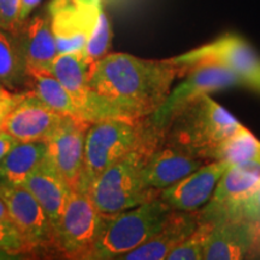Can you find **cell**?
<instances>
[{"label": "cell", "mask_w": 260, "mask_h": 260, "mask_svg": "<svg viewBox=\"0 0 260 260\" xmlns=\"http://www.w3.org/2000/svg\"><path fill=\"white\" fill-rule=\"evenodd\" d=\"M187 69L170 59L153 60L128 53L106 54L89 65L84 121L145 119L160 109L176 79Z\"/></svg>", "instance_id": "cell-1"}, {"label": "cell", "mask_w": 260, "mask_h": 260, "mask_svg": "<svg viewBox=\"0 0 260 260\" xmlns=\"http://www.w3.org/2000/svg\"><path fill=\"white\" fill-rule=\"evenodd\" d=\"M0 198L6 205L10 220L32 252L54 248V228L40 203L27 188L0 182Z\"/></svg>", "instance_id": "cell-10"}, {"label": "cell", "mask_w": 260, "mask_h": 260, "mask_svg": "<svg viewBox=\"0 0 260 260\" xmlns=\"http://www.w3.org/2000/svg\"><path fill=\"white\" fill-rule=\"evenodd\" d=\"M21 0H0V28L18 34L24 23L19 19Z\"/></svg>", "instance_id": "cell-29"}, {"label": "cell", "mask_w": 260, "mask_h": 260, "mask_svg": "<svg viewBox=\"0 0 260 260\" xmlns=\"http://www.w3.org/2000/svg\"><path fill=\"white\" fill-rule=\"evenodd\" d=\"M25 61L21 31L12 34L0 28V83L10 89L27 84Z\"/></svg>", "instance_id": "cell-23"}, {"label": "cell", "mask_w": 260, "mask_h": 260, "mask_svg": "<svg viewBox=\"0 0 260 260\" xmlns=\"http://www.w3.org/2000/svg\"><path fill=\"white\" fill-rule=\"evenodd\" d=\"M258 158H260V141L243 125L201 154V159L206 161H226L230 165Z\"/></svg>", "instance_id": "cell-22"}, {"label": "cell", "mask_w": 260, "mask_h": 260, "mask_svg": "<svg viewBox=\"0 0 260 260\" xmlns=\"http://www.w3.org/2000/svg\"><path fill=\"white\" fill-rule=\"evenodd\" d=\"M204 219H216L220 217L243 218L253 223H260V184L246 198L229 206L220 209H200Z\"/></svg>", "instance_id": "cell-25"}, {"label": "cell", "mask_w": 260, "mask_h": 260, "mask_svg": "<svg viewBox=\"0 0 260 260\" xmlns=\"http://www.w3.org/2000/svg\"><path fill=\"white\" fill-rule=\"evenodd\" d=\"M48 73L53 75L73 98L83 119L88 100L89 65L82 53H58L52 61Z\"/></svg>", "instance_id": "cell-20"}, {"label": "cell", "mask_w": 260, "mask_h": 260, "mask_svg": "<svg viewBox=\"0 0 260 260\" xmlns=\"http://www.w3.org/2000/svg\"><path fill=\"white\" fill-rule=\"evenodd\" d=\"M21 39L28 69L48 71L58 54L48 12L27 19L21 29Z\"/></svg>", "instance_id": "cell-19"}, {"label": "cell", "mask_w": 260, "mask_h": 260, "mask_svg": "<svg viewBox=\"0 0 260 260\" xmlns=\"http://www.w3.org/2000/svg\"><path fill=\"white\" fill-rule=\"evenodd\" d=\"M17 142V140L12 138L11 135H9L8 133L0 130V161L4 159L5 155L9 153L10 149L14 147Z\"/></svg>", "instance_id": "cell-31"}, {"label": "cell", "mask_w": 260, "mask_h": 260, "mask_svg": "<svg viewBox=\"0 0 260 260\" xmlns=\"http://www.w3.org/2000/svg\"><path fill=\"white\" fill-rule=\"evenodd\" d=\"M188 70L200 64H216L235 75L242 86L260 94V56L245 39L228 32L203 46L174 57Z\"/></svg>", "instance_id": "cell-7"}, {"label": "cell", "mask_w": 260, "mask_h": 260, "mask_svg": "<svg viewBox=\"0 0 260 260\" xmlns=\"http://www.w3.org/2000/svg\"><path fill=\"white\" fill-rule=\"evenodd\" d=\"M2 87H4V86H3V84H2V83H0V88H2Z\"/></svg>", "instance_id": "cell-36"}, {"label": "cell", "mask_w": 260, "mask_h": 260, "mask_svg": "<svg viewBox=\"0 0 260 260\" xmlns=\"http://www.w3.org/2000/svg\"><path fill=\"white\" fill-rule=\"evenodd\" d=\"M109 216L96 209L89 194L71 190L56 228L54 249L68 259H88L102 236Z\"/></svg>", "instance_id": "cell-6"}, {"label": "cell", "mask_w": 260, "mask_h": 260, "mask_svg": "<svg viewBox=\"0 0 260 260\" xmlns=\"http://www.w3.org/2000/svg\"><path fill=\"white\" fill-rule=\"evenodd\" d=\"M161 134L149 117L145 119L107 118L90 123L84 141L82 174L76 189L88 193L90 184L103 171Z\"/></svg>", "instance_id": "cell-2"}, {"label": "cell", "mask_w": 260, "mask_h": 260, "mask_svg": "<svg viewBox=\"0 0 260 260\" xmlns=\"http://www.w3.org/2000/svg\"><path fill=\"white\" fill-rule=\"evenodd\" d=\"M89 125V122L79 117L64 116L46 140L48 159L73 190L79 186L82 174L84 141Z\"/></svg>", "instance_id": "cell-11"}, {"label": "cell", "mask_w": 260, "mask_h": 260, "mask_svg": "<svg viewBox=\"0 0 260 260\" xmlns=\"http://www.w3.org/2000/svg\"><path fill=\"white\" fill-rule=\"evenodd\" d=\"M41 0H21V11H19V19L22 23L27 21L29 16L37 6L40 4Z\"/></svg>", "instance_id": "cell-32"}, {"label": "cell", "mask_w": 260, "mask_h": 260, "mask_svg": "<svg viewBox=\"0 0 260 260\" xmlns=\"http://www.w3.org/2000/svg\"><path fill=\"white\" fill-rule=\"evenodd\" d=\"M111 25H110V21L105 11L102 8L83 51V57L87 64H93L94 61L106 56L111 46Z\"/></svg>", "instance_id": "cell-27"}, {"label": "cell", "mask_w": 260, "mask_h": 260, "mask_svg": "<svg viewBox=\"0 0 260 260\" xmlns=\"http://www.w3.org/2000/svg\"><path fill=\"white\" fill-rule=\"evenodd\" d=\"M11 260V259H22V256L19 255H14L10 254V253H6L4 251H0V260Z\"/></svg>", "instance_id": "cell-34"}, {"label": "cell", "mask_w": 260, "mask_h": 260, "mask_svg": "<svg viewBox=\"0 0 260 260\" xmlns=\"http://www.w3.org/2000/svg\"><path fill=\"white\" fill-rule=\"evenodd\" d=\"M0 220H10L8 209H6V205L0 198Z\"/></svg>", "instance_id": "cell-33"}, {"label": "cell", "mask_w": 260, "mask_h": 260, "mask_svg": "<svg viewBox=\"0 0 260 260\" xmlns=\"http://www.w3.org/2000/svg\"><path fill=\"white\" fill-rule=\"evenodd\" d=\"M184 76V80L171 89L160 109L149 117L152 124L161 132H164L172 117L194 100L241 84L232 71L216 64L195 65L187 70Z\"/></svg>", "instance_id": "cell-8"}, {"label": "cell", "mask_w": 260, "mask_h": 260, "mask_svg": "<svg viewBox=\"0 0 260 260\" xmlns=\"http://www.w3.org/2000/svg\"><path fill=\"white\" fill-rule=\"evenodd\" d=\"M241 125L210 95H204L172 117L162 132L161 142L201 158L206 149L234 134Z\"/></svg>", "instance_id": "cell-4"}, {"label": "cell", "mask_w": 260, "mask_h": 260, "mask_svg": "<svg viewBox=\"0 0 260 260\" xmlns=\"http://www.w3.org/2000/svg\"><path fill=\"white\" fill-rule=\"evenodd\" d=\"M0 251L21 256L32 249L11 220H0Z\"/></svg>", "instance_id": "cell-28"}, {"label": "cell", "mask_w": 260, "mask_h": 260, "mask_svg": "<svg viewBox=\"0 0 260 260\" xmlns=\"http://www.w3.org/2000/svg\"><path fill=\"white\" fill-rule=\"evenodd\" d=\"M162 134L119 159L98 176L90 184L88 194L98 210L105 216H113L159 197L157 189L146 186L142 169Z\"/></svg>", "instance_id": "cell-3"}, {"label": "cell", "mask_w": 260, "mask_h": 260, "mask_svg": "<svg viewBox=\"0 0 260 260\" xmlns=\"http://www.w3.org/2000/svg\"><path fill=\"white\" fill-rule=\"evenodd\" d=\"M23 93H10L8 89L4 87L0 88V129H2L3 123H4L5 118L11 112V110L17 105L19 100L22 99Z\"/></svg>", "instance_id": "cell-30"}, {"label": "cell", "mask_w": 260, "mask_h": 260, "mask_svg": "<svg viewBox=\"0 0 260 260\" xmlns=\"http://www.w3.org/2000/svg\"><path fill=\"white\" fill-rule=\"evenodd\" d=\"M256 229H258V237H256L255 254H260V223H256Z\"/></svg>", "instance_id": "cell-35"}, {"label": "cell", "mask_w": 260, "mask_h": 260, "mask_svg": "<svg viewBox=\"0 0 260 260\" xmlns=\"http://www.w3.org/2000/svg\"><path fill=\"white\" fill-rule=\"evenodd\" d=\"M27 84L45 105L60 115L79 117L80 113L73 98L51 73L27 69Z\"/></svg>", "instance_id": "cell-24"}, {"label": "cell", "mask_w": 260, "mask_h": 260, "mask_svg": "<svg viewBox=\"0 0 260 260\" xmlns=\"http://www.w3.org/2000/svg\"><path fill=\"white\" fill-rule=\"evenodd\" d=\"M171 210L169 205L157 198L109 216L105 229L87 260L121 259L153 237Z\"/></svg>", "instance_id": "cell-5"}, {"label": "cell", "mask_w": 260, "mask_h": 260, "mask_svg": "<svg viewBox=\"0 0 260 260\" xmlns=\"http://www.w3.org/2000/svg\"><path fill=\"white\" fill-rule=\"evenodd\" d=\"M213 222L205 248V260H239L255 254L256 223L235 217H220Z\"/></svg>", "instance_id": "cell-13"}, {"label": "cell", "mask_w": 260, "mask_h": 260, "mask_svg": "<svg viewBox=\"0 0 260 260\" xmlns=\"http://www.w3.org/2000/svg\"><path fill=\"white\" fill-rule=\"evenodd\" d=\"M230 167L226 161H209L194 172L159 191V199L172 210L197 211L212 198L217 183Z\"/></svg>", "instance_id": "cell-14"}, {"label": "cell", "mask_w": 260, "mask_h": 260, "mask_svg": "<svg viewBox=\"0 0 260 260\" xmlns=\"http://www.w3.org/2000/svg\"><path fill=\"white\" fill-rule=\"evenodd\" d=\"M63 117L64 115L53 111L29 90L23 93L0 130L8 133L18 142L46 141L60 124Z\"/></svg>", "instance_id": "cell-12"}, {"label": "cell", "mask_w": 260, "mask_h": 260, "mask_svg": "<svg viewBox=\"0 0 260 260\" xmlns=\"http://www.w3.org/2000/svg\"><path fill=\"white\" fill-rule=\"evenodd\" d=\"M203 218V217H201ZM213 222L211 219H201L197 229L189 236L180 243L176 248L168 255V260H201L204 259L205 248Z\"/></svg>", "instance_id": "cell-26"}, {"label": "cell", "mask_w": 260, "mask_h": 260, "mask_svg": "<svg viewBox=\"0 0 260 260\" xmlns=\"http://www.w3.org/2000/svg\"><path fill=\"white\" fill-rule=\"evenodd\" d=\"M200 210H171L153 237L122 256V260H162L184 241L201 222Z\"/></svg>", "instance_id": "cell-15"}, {"label": "cell", "mask_w": 260, "mask_h": 260, "mask_svg": "<svg viewBox=\"0 0 260 260\" xmlns=\"http://www.w3.org/2000/svg\"><path fill=\"white\" fill-rule=\"evenodd\" d=\"M260 184V158L233 164L224 171L211 200L205 206L220 209L239 203Z\"/></svg>", "instance_id": "cell-18"}, {"label": "cell", "mask_w": 260, "mask_h": 260, "mask_svg": "<svg viewBox=\"0 0 260 260\" xmlns=\"http://www.w3.org/2000/svg\"><path fill=\"white\" fill-rule=\"evenodd\" d=\"M22 186L27 188L40 203L54 228L56 236V228L73 189L60 176L48 157L29 175Z\"/></svg>", "instance_id": "cell-17"}, {"label": "cell", "mask_w": 260, "mask_h": 260, "mask_svg": "<svg viewBox=\"0 0 260 260\" xmlns=\"http://www.w3.org/2000/svg\"><path fill=\"white\" fill-rule=\"evenodd\" d=\"M102 8V0H51L47 12L58 53L83 54Z\"/></svg>", "instance_id": "cell-9"}, {"label": "cell", "mask_w": 260, "mask_h": 260, "mask_svg": "<svg viewBox=\"0 0 260 260\" xmlns=\"http://www.w3.org/2000/svg\"><path fill=\"white\" fill-rule=\"evenodd\" d=\"M46 157V141L17 142L0 161V182L22 186Z\"/></svg>", "instance_id": "cell-21"}, {"label": "cell", "mask_w": 260, "mask_h": 260, "mask_svg": "<svg viewBox=\"0 0 260 260\" xmlns=\"http://www.w3.org/2000/svg\"><path fill=\"white\" fill-rule=\"evenodd\" d=\"M206 162L209 161L160 141L146 161L142 177L148 188L161 190L188 176Z\"/></svg>", "instance_id": "cell-16"}]
</instances>
